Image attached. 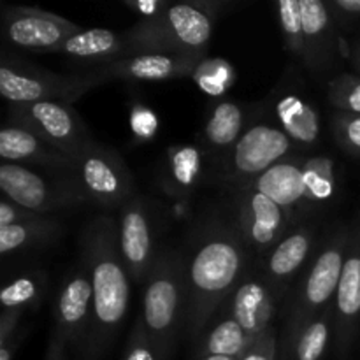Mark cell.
Returning a JSON list of instances; mask_svg holds the SVG:
<instances>
[{
	"label": "cell",
	"instance_id": "6da1fadb",
	"mask_svg": "<svg viewBox=\"0 0 360 360\" xmlns=\"http://www.w3.org/2000/svg\"><path fill=\"white\" fill-rule=\"evenodd\" d=\"M81 255L90 267L94 308L77 360H104L127 319L130 280L118 243V224L109 214L95 217L81 238Z\"/></svg>",
	"mask_w": 360,
	"mask_h": 360
},
{
	"label": "cell",
	"instance_id": "7a4b0ae2",
	"mask_svg": "<svg viewBox=\"0 0 360 360\" xmlns=\"http://www.w3.org/2000/svg\"><path fill=\"white\" fill-rule=\"evenodd\" d=\"M250 250L238 231L206 229L185 257L186 326L192 341L200 336L250 269Z\"/></svg>",
	"mask_w": 360,
	"mask_h": 360
},
{
	"label": "cell",
	"instance_id": "3957f363",
	"mask_svg": "<svg viewBox=\"0 0 360 360\" xmlns=\"http://www.w3.org/2000/svg\"><path fill=\"white\" fill-rule=\"evenodd\" d=\"M224 2L193 0L172 4L153 21H137L123 32L129 55L136 53H171V55L206 56L213 37L214 21Z\"/></svg>",
	"mask_w": 360,
	"mask_h": 360
},
{
	"label": "cell",
	"instance_id": "277c9868",
	"mask_svg": "<svg viewBox=\"0 0 360 360\" xmlns=\"http://www.w3.org/2000/svg\"><path fill=\"white\" fill-rule=\"evenodd\" d=\"M143 311L148 338L160 360H171L178 336L186 326L185 257L174 248H160L143 285Z\"/></svg>",
	"mask_w": 360,
	"mask_h": 360
},
{
	"label": "cell",
	"instance_id": "5b68a950",
	"mask_svg": "<svg viewBox=\"0 0 360 360\" xmlns=\"http://www.w3.org/2000/svg\"><path fill=\"white\" fill-rule=\"evenodd\" d=\"M350 234L352 225H340L316 250L311 266L308 267L288 301L280 354L290 347L306 323L311 322L319 313L334 302Z\"/></svg>",
	"mask_w": 360,
	"mask_h": 360
},
{
	"label": "cell",
	"instance_id": "8992f818",
	"mask_svg": "<svg viewBox=\"0 0 360 360\" xmlns=\"http://www.w3.org/2000/svg\"><path fill=\"white\" fill-rule=\"evenodd\" d=\"M94 88L90 77L79 74H56L23 58L2 53L0 94L9 104L60 101L74 104Z\"/></svg>",
	"mask_w": 360,
	"mask_h": 360
},
{
	"label": "cell",
	"instance_id": "52a82bcc",
	"mask_svg": "<svg viewBox=\"0 0 360 360\" xmlns=\"http://www.w3.org/2000/svg\"><path fill=\"white\" fill-rule=\"evenodd\" d=\"M297 150L276 123H253L225 153L220 167L221 185L239 192Z\"/></svg>",
	"mask_w": 360,
	"mask_h": 360
},
{
	"label": "cell",
	"instance_id": "ba28073f",
	"mask_svg": "<svg viewBox=\"0 0 360 360\" xmlns=\"http://www.w3.org/2000/svg\"><path fill=\"white\" fill-rule=\"evenodd\" d=\"M0 188L6 199L41 217L88 202L79 183L72 174L48 178L28 165L2 162Z\"/></svg>",
	"mask_w": 360,
	"mask_h": 360
},
{
	"label": "cell",
	"instance_id": "9c48e42d",
	"mask_svg": "<svg viewBox=\"0 0 360 360\" xmlns=\"http://www.w3.org/2000/svg\"><path fill=\"white\" fill-rule=\"evenodd\" d=\"M72 176L88 202L120 211L137 195L136 181L118 151L94 141L74 158Z\"/></svg>",
	"mask_w": 360,
	"mask_h": 360
},
{
	"label": "cell",
	"instance_id": "30bf717a",
	"mask_svg": "<svg viewBox=\"0 0 360 360\" xmlns=\"http://www.w3.org/2000/svg\"><path fill=\"white\" fill-rule=\"evenodd\" d=\"M7 120L32 130L44 143L69 155L70 158H76L95 141L79 112L69 102L42 101L32 104H9Z\"/></svg>",
	"mask_w": 360,
	"mask_h": 360
},
{
	"label": "cell",
	"instance_id": "8fae6325",
	"mask_svg": "<svg viewBox=\"0 0 360 360\" xmlns=\"http://www.w3.org/2000/svg\"><path fill=\"white\" fill-rule=\"evenodd\" d=\"M238 193V229L250 253L255 252L260 259L266 257L281 239L287 236L299 218L281 207L269 197L253 186L239 190Z\"/></svg>",
	"mask_w": 360,
	"mask_h": 360
},
{
	"label": "cell",
	"instance_id": "7c38bea8",
	"mask_svg": "<svg viewBox=\"0 0 360 360\" xmlns=\"http://www.w3.org/2000/svg\"><path fill=\"white\" fill-rule=\"evenodd\" d=\"M94 308V287H91L90 267L81 255L79 262L65 274L53 304L51 336L60 343L76 347L77 352L86 340L88 327Z\"/></svg>",
	"mask_w": 360,
	"mask_h": 360
},
{
	"label": "cell",
	"instance_id": "4fadbf2b",
	"mask_svg": "<svg viewBox=\"0 0 360 360\" xmlns=\"http://www.w3.org/2000/svg\"><path fill=\"white\" fill-rule=\"evenodd\" d=\"M118 213V243L123 264L132 283L144 285L160 252L155 239L153 211L146 197L137 193Z\"/></svg>",
	"mask_w": 360,
	"mask_h": 360
},
{
	"label": "cell",
	"instance_id": "5bb4252c",
	"mask_svg": "<svg viewBox=\"0 0 360 360\" xmlns=\"http://www.w3.org/2000/svg\"><path fill=\"white\" fill-rule=\"evenodd\" d=\"M2 21L11 46L39 53H55L65 39L83 28L60 14L25 6H7Z\"/></svg>",
	"mask_w": 360,
	"mask_h": 360
},
{
	"label": "cell",
	"instance_id": "9a60e30c",
	"mask_svg": "<svg viewBox=\"0 0 360 360\" xmlns=\"http://www.w3.org/2000/svg\"><path fill=\"white\" fill-rule=\"evenodd\" d=\"M206 56L171 55V53H136L104 65L84 70L94 88L109 81H167L192 77Z\"/></svg>",
	"mask_w": 360,
	"mask_h": 360
},
{
	"label": "cell",
	"instance_id": "2e32d148",
	"mask_svg": "<svg viewBox=\"0 0 360 360\" xmlns=\"http://www.w3.org/2000/svg\"><path fill=\"white\" fill-rule=\"evenodd\" d=\"M285 297L259 267H250L220 309H225L250 336L259 338L273 327L271 323Z\"/></svg>",
	"mask_w": 360,
	"mask_h": 360
},
{
	"label": "cell",
	"instance_id": "e0dca14e",
	"mask_svg": "<svg viewBox=\"0 0 360 360\" xmlns=\"http://www.w3.org/2000/svg\"><path fill=\"white\" fill-rule=\"evenodd\" d=\"M360 330V218L352 225L350 243L334 297V340L347 357Z\"/></svg>",
	"mask_w": 360,
	"mask_h": 360
},
{
	"label": "cell",
	"instance_id": "ac0fdd59",
	"mask_svg": "<svg viewBox=\"0 0 360 360\" xmlns=\"http://www.w3.org/2000/svg\"><path fill=\"white\" fill-rule=\"evenodd\" d=\"M315 246L316 225L299 221L266 257L260 259L259 269L278 290L288 295L292 281L311 259Z\"/></svg>",
	"mask_w": 360,
	"mask_h": 360
},
{
	"label": "cell",
	"instance_id": "d6986e66",
	"mask_svg": "<svg viewBox=\"0 0 360 360\" xmlns=\"http://www.w3.org/2000/svg\"><path fill=\"white\" fill-rule=\"evenodd\" d=\"M0 157H2V162L41 165V167L58 172V174H72L74 172V158L49 146L32 130L9 122V120L0 132Z\"/></svg>",
	"mask_w": 360,
	"mask_h": 360
},
{
	"label": "cell",
	"instance_id": "ffe728a7",
	"mask_svg": "<svg viewBox=\"0 0 360 360\" xmlns=\"http://www.w3.org/2000/svg\"><path fill=\"white\" fill-rule=\"evenodd\" d=\"M302 164H304V155H292L267 169L248 186L257 188L281 207L294 213L299 220H302L309 214L308 206H306Z\"/></svg>",
	"mask_w": 360,
	"mask_h": 360
},
{
	"label": "cell",
	"instance_id": "44dd1931",
	"mask_svg": "<svg viewBox=\"0 0 360 360\" xmlns=\"http://www.w3.org/2000/svg\"><path fill=\"white\" fill-rule=\"evenodd\" d=\"M206 150L200 144H178L165 151L158 181L162 190L176 200L192 197L202 181Z\"/></svg>",
	"mask_w": 360,
	"mask_h": 360
},
{
	"label": "cell",
	"instance_id": "7402d4cb",
	"mask_svg": "<svg viewBox=\"0 0 360 360\" xmlns=\"http://www.w3.org/2000/svg\"><path fill=\"white\" fill-rule=\"evenodd\" d=\"M304 27V65L313 72H326L333 63L336 49V34L333 28V13L322 0H299Z\"/></svg>",
	"mask_w": 360,
	"mask_h": 360
},
{
	"label": "cell",
	"instance_id": "603a6c76",
	"mask_svg": "<svg viewBox=\"0 0 360 360\" xmlns=\"http://www.w3.org/2000/svg\"><path fill=\"white\" fill-rule=\"evenodd\" d=\"M273 111L276 125L290 137L299 150H308L319 144L322 120L308 98L297 91H281L274 98Z\"/></svg>",
	"mask_w": 360,
	"mask_h": 360
},
{
	"label": "cell",
	"instance_id": "cb8c5ba5",
	"mask_svg": "<svg viewBox=\"0 0 360 360\" xmlns=\"http://www.w3.org/2000/svg\"><path fill=\"white\" fill-rule=\"evenodd\" d=\"M55 53L97 67L129 56V46L123 34H116L109 28H81L77 34L65 39Z\"/></svg>",
	"mask_w": 360,
	"mask_h": 360
},
{
	"label": "cell",
	"instance_id": "d4e9b609",
	"mask_svg": "<svg viewBox=\"0 0 360 360\" xmlns=\"http://www.w3.org/2000/svg\"><path fill=\"white\" fill-rule=\"evenodd\" d=\"M246 129V109L234 101L218 98L207 112L200 146L213 153H227Z\"/></svg>",
	"mask_w": 360,
	"mask_h": 360
},
{
	"label": "cell",
	"instance_id": "484cf974",
	"mask_svg": "<svg viewBox=\"0 0 360 360\" xmlns=\"http://www.w3.org/2000/svg\"><path fill=\"white\" fill-rule=\"evenodd\" d=\"M257 338H252L225 309L214 315L193 341V355H224L239 359Z\"/></svg>",
	"mask_w": 360,
	"mask_h": 360
},
{
	"label": "cell",
	"instance_id": "4316f807",
	"mask_svg": "<svg viewBox=\"0 0 360 360\" xmlns=\"http://www.w3.org/2000/svg\"><path fill=\"white\" fill-rule=\"evenodd\" d=\"M62 232V221L51 217H39L23 224L0 227V253L11 255L23 250L51 245L58 241Z\"/></svg>",
	"mask_w": 360,
	"mask_h": 360
},
{
	"label": "cell",
	"instance_id": "83f0119b",
	"mask_svg": "<svg viewBox=\"0 0 360 360\" xmlns=\"http://www.w3.org/2000/svg\"><path fill=\"white\" fill-rule=\"evenodd\" d=\"M334 334V302L306 323L280 360H322Z\"/></svg>",
	"mask_w": 360,
	"mask_h": 360
},
{
	"label": "cell",
	"instance_id": "f1b7e54d",
	"mask_svg": "<svg viewBox=\"0 0 360 360\" xmlns=\"http://www.w3.org/2000/svg\"><path fill=\"white\" fill-rule=\"evenodd\" d=\"M306 206L309 211L333 202L338 193L336 165L330 157H304Z\"/></svg>",
	"mask_w": 360,
	"mask_h": 360
},
{
	"label": "cell",
	"instance_id": "f546056e",
	"mask_svg": "<svg viewBox=\"0 0 360 360\" xmlns=\"http://www.w3.org/2000/svg\"><path fill=\"white\" fill-rule=\"evenodd\" d=\"M48 290V274L44 271H30L13 278L4 287L0 294V302L4 309H34L41 304Z\"/></svg>",
	"mask_w": 360,
	"mask_h": 360
},
{
	"label": "cell",
	"instance_id": "4dcf8cb0",
	"mask_svg": "<svg viewBox=\"0 0 360 360\" xmlns=\"http://www.w3.org/2000/svg\"><path fill=\"white\" fill-rule=\"evenodd\" d=\"M234 69L229 62L221 58H204L193 70L192 79L210 97L224 98L225 91L234 83Z\"/></svg>",
	"mask_w": 360,
	"mask_h": 360
},
{
	"label": "cell",
	"instance_id": "1f68e13d",
	"mask_svg": "<svg viewBox=\"0 0 360 360\" xmlns=\"http://www.w3.org/2000/svg\"><path fill=\"white\" fill-rule=\"evenodd\" d=\"M276 14L287 49L295 58L304 62V27H302L299 0H278Z\"/></svg>",
	"mask_w": 360,
	"mask_h": 360
},
{
	"label": "cell",
	"instance_id": "d6a6232c",
	"mask_svg": "<svg viewBox=\"0 0 360 360\" xmlns=\"http://www.w3.org/2000/svg\"><path fill=\"white\" fill-rule=\"evenodd\" d=\"M329 102L340 112L360 116V76L343 72L333 77L327 86Z\"/></svg>",
	"mask_w": 360,
	"mask_h": 360
},
{
	"label": "cell",
	"instance_id": "836d02e7",
	"mask_svg": "<svg viewBox=\"0 0 360 360\" xmlns=\"http://www.w3.org/2000/svg\"><path fill=\"white\" fill-rule=\"evenodd\" d=\"M333 134L341 150L350 157L360 158V116L336 112L333 118Z\"/></svg>",
	"mask_w": 360,
	"mask_h": 360
},
{
	"label": "cell",
	"instance_id": "e575fe53",
	"mask_svg": "<svg viewBox=\"0 0 360 360\" xmlns=\"http://www.w3.org/2000/svg\"><path fill=\"white\" fill-rule=\"evenodd\" d=\"M122 360H160L157 355V350L151 345L150 338H148L141 316H137L132 329H130Z\"/></svg>",
	"mask_w": 360,
	"mask_h": 360
},
{
	"label": "cell",
	"instance_id": "d590c367",
	"mask_svg": "<svg viewBox=\"0 0 360 360\" xmlns=\"http://www.w3.org/2000/svg\"><path fill=\"white\" fill-rule=\"evenodd\" d=\"M239 360H280V343L274 327L260 334Z\"/></svg>",
	"mask_w": 360,
	"mask_h": 360
},
{
	"label": "cell",
	"instance_id": "8d00e7d4",
	"mask_svg": "<svg viewBox=\"0 0 360 360\" xmlns=\"http://www.w3.org/2000/svg\"><path fill=\"white\" fill-rule=\"evenodd\" d=\"M130 123H132V130L137 136V139L148 141L157 134V116H155V112L151 109H148L143 104L134 105Z\"/></svg>",
	"mask_w": 360,
	"mask_h": 360
},
{
	"label": "cell",
	"instance_id": "74e56055",
	"mask_svg": "<svg viewBox=\"0 0 360 360\" xmlns=\"http://www.w3.org/2000/svg\"><path fill=\"white\" fill-rule=\"evenodd\" d=\"M123 6L132 11L139 21H153L160 18L172 2L169 0H123Z\"/></svg>",
	"mask_w": 360,
	"mask_h": 360
},
{
	"label": "cell",
	"instance_id": "f35d334b",
	"mask_svg": "<svg viewBox=\"0 0 360 360\" xmlns=\"http://www.w3.org/2000/svg\"><path fill=\"white\" fill-rule=\"evenodd\" d=\"M39 217H41V214L32 213V211L25 210V207L18 206V204L11 202L9 199L2 197V202H0V227L23 224V221H30Z\"/></svg>",
	"mask_w": 360,
	"mask_h": 360
},
{
	"label": "cell",
	"instance_id": "ab89813d",
	"mask_svg": "<svg viewBox=\"0 0 360 360\" xmlns=\"http://www.w3.org/2000/svg\"><path fill=\"white\" fill-rule=\"evenodd\" d=\"M28 333H30L28 327H20L13 336L7 338L6 341H2V343H0V360H14L18 350H20L21 345H23V341L27 340Z\"/></svg>",
	"mask_w": 360,
	"mask_h": 360
},
{
	"label": "cell",
	"instance_id": "60d3db41",
	"mask_svg": "<svg viewBox=\"0 0 360 360\" xmlns=\"http://www.w3.org/2000/svg\"><path fill=\"white\" fill-rule=\"evenodd\" d=\"M23 313L25 311H20V309H2V315H0V343L20 329Z\"/></svg>",
	"mask_w": 360,
	"mask_h": 360
},
{
	"label": "cell",
	"instance_id": "b9f144b4",
	"mask_svg": "<svg viewBox=\"0 0 360 360\" xmlns=\"http://www.w3.org/2000/svg\"><path fill=\"white\" fill-rule=\"evenodd\" d=\"M330 13H340L345 16H360V0H330L327 2Z\"/></svg>",
	"mask_w": 360,
	"mask_h": 360
},
{
	"label": "cell",
	"instance_id": "7bdbcfd3",
	"mask_svg": "<svg viewBox=\"0 0 360 360\" xmlns=\"http://www.w3.org/2000/svg\"><path fill=\"white\" fill-rule=\"evenodd\" d=\"M44 360H67V347L51 336L49 338L48 350H46Z\"/></svg>",
	"mask_w": 360,
	"mask_h": 360
},
{
	"label": "cell",
	"instance_id": "ee69618b",
	"mask_svg": "<svg viewBox=\"0 0 360 360\" xmlns=\"http://www.w3.org/2000/svg\"><path fill=\"white\" fill-rule=\"evenodd\" d=\"M350 60H352V63H354L355 70H357L359 76H360V37L354 42V46H352Z\"/></svg>",
	"mask_w": 360,
	"mask_h": 360
},
{
	"label": "cell",
	"instance_id": "f6af8a7d",
	"mask_svg": "<svg viewBox=\"0 0 360 360\" xmlns=\"http://www.w3.org/2000/svg\"><path fill=\"white\" fill-rule=\"evenodd\" d=\"M193 360H239V359L224 357V355H193Z\"/></svg>",
	"mask_w": 360,
	"mask_h": 360
}]
</instances>
